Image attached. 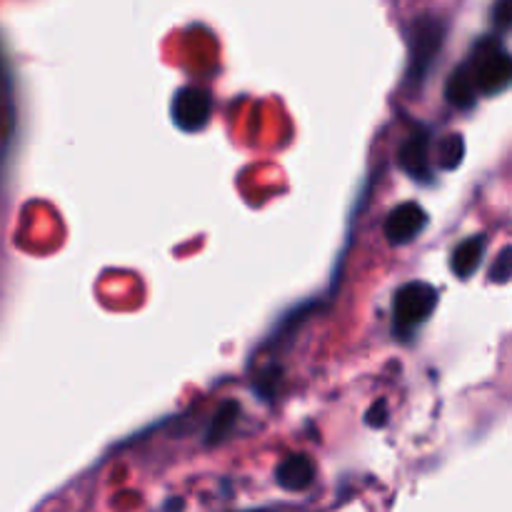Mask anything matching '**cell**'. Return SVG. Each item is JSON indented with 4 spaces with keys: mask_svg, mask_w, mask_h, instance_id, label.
Instances as JSON below:
<instances>
[{
    "mask_svg": "<svg viewBox=\"0 0 512 512\" xmlns=\"http://www.w3.org/2000/svg\"><path fill=\"white\" fill-rule=\"evenodd\" d=\"M493 23L498 25L500 30L512 28V0H500L493 10Z\"/></svg>",
    "mask_w": 512,
    "mask_h": 512,
    "instance_id": "14",
    "label": "cell"
},
{
    "mask_svg": "<svg viewBox=\"0 0 512 512\" xmlns=\"http://www.w3.org/2000/svg\"><path fill=\"white\" fill-rule=\"evenodd\" d=\"M238 413H240L238 403H233V400H225V403L215 410L213 420H210L208 430H205V443L215 445V443H220L223 438H228L230 430H233L235 423H238Z\"/></svg>",
    "mask_w": 512,
    "mask_h": 512,
    "instance_id": "10",
    "label": "cell"
},
{
    "mask_svg": "<svg viewBox=\"0 0 512 512\" xmlns=\"http://www.w3.org/2000/svg\"><path fill=\"white\" fill-rule=\"evenodd\" d=\"M398 165L418 183H430V135L425 130H415L398 150Z\"/></svg>",
    "mask_w": 512,
    "mask_h": 512,
    "instance_id": "6",
    "label": "cell"
},
{
    "mask_svg": "<svg viewBox=\"0 0 512 512\" xmlns=\"http://www.w3.org/2000/svg\"><path fill=\"white\" fill-rule=\"evenodd\" d=\"M173 123L185 133H198L210 123L213 98L203 88H180L173 98Z\"/></svg>",
    "mask_w": 512,
    "mask_h": 512,
    "instance_id": "4",
    "label": "cell"
},
{
    "mask_svg": "<svg viewBox=\"0 0 512 512\" xmlns=\"http://www.w3.org/2000/svg\"><path fill=\"white\" fill-rule=\"evenodd\" d=\"M445 40V23L440 18H433V15H425V18H418L410 28V55H408V83L413 88H420V85L428 80L430 70H433L435 60H438L440 48H443Z\"/></svg>",
    "mask_w": 512,
    "mask_h": 512,
    "instance_id": "2",
    "label": "cell"
},
{
    "mask_svg": "<svg viewBox=\"0 0 512 512\" xmlns=\"http://www.w3.org/2000/svg\"><path fill=\"white\" fill-rule=\"evenodd\" d=\"M388 415H390L388 403H385V400H378V403L365 413V423H368L370 428H385V425H388Z\"/></svg>",
    "mask_w": 512,
    "mask_h": 512,
    "instance_id": "13",
    "label": "cell"
},
{
    "mask_svg": "<svg viewBox=\"0 0 512 512\" xmlns=\"http://www.w3.org/2000/svg\"><path fill=\"white\" fill-rule=\"evenodd\" d=\"M483 255H485L483 235H473V238L463 240V243H460L453 253V263H450L453 265V273L458 275V278L468 280L470 275L480 268V263H483Z\"/></svg>",
    "mask_w": 512,
    "mask_h": 512,
    "instance_id": "8",
    "label": "cell"
},
{
    "mask_svg": "<svg viewBox=\"0 0 512 512\" xmlns=\"http://www.w3.org/2000/svg\"><path fill=\"white\" fill-rule=\"evenodd\" d=\"M465 158V140L460 133L445 135L438 143V165L443 170H455Z\"/></svg>",
    "mask_w": 512,
    "mask_h": 512,
    "instance_id": "11",
    "label": "cell"
},
{
    "mask_svg": "<svg viewBox=\"0 0 512 512\" xmlns=\"http://www.w3.org/2000/svg\"><path fill=\"white\" fill-rule=\"evenodd\" d=\"M445 98L460 110H470L478 100V90H475L473 78H470L468 68L460 65V68L453 70V75L448 78V85H445Z\"/></svg>",
    "mask_w": 512,
    "mask_h": 512,
    "instance_id": "9",
    "label": "cell"
},
{
    "mask_svg": "<svg viewBox=\"0 0 512 512\" xmlns=\"http://www.w3.org/2000/svg\"><path fill=\"white\" fill-rule=\"evenodd\" d=\"M510 278H512V248H505L503 253L498 255L493 268H490V280H493V283H508Z\"/></svg>",
    "mask_w": 512,
    "mask_h": 512,
    "instance_id": "12",
    "label": "cell"
},
{
    "mask_svg": "<svg viewBox=\"0 0 512 512\" xmlns=\"http://www.w3.org/2000/svg\"><path fill=\"white\" fill-rule=\"evenodd\" d=\"M428 225V213L418 203H403L390 210L385 220V238L393 245H408L418 238Z\"/></svg>",
    "mask_w": 512,
    "mask_h": 512,
    "instance_id": "5",
    "label": "cell"
},
{
    "mask_svg": "<svg viewBox=\"0 0 512 512\" xmlns=\"http://www.w3.org/2000/svg\"><path fill=\"white\" fill-rule=\"evenodd\" d=\"M438 305V290L428 283H408L393 298V330L398 338H410Z\"/></svg>",
    "mask_w": 512,
    "mask_h": 512,
    "instance_id": "3",
    "label": "cell"
},
{
    "mask_svg": "<svg viewBox=\"0 0 512 512\" xmlns=\"http://www.w3.org/2000/svg\"><path fill=\"white\" fill-rule=\"evenodd\" d=\"M315 468L313 460L308 455H290L275 470V480L283 490H290V493H300V490H308L313 485Z\"/></svg>",
    "mask_w": 512,
    "mask_h": 512,
    "instance_id": "7",
    "label": "cell"
},
{
    "mask_svg": "<svg viewBox=\"0 0 512 512\" xmlns=\"http://www.w3.org/2000/svg\"><path fill=\"white\" fill-rule=\"evenodd\" d=\"M465 68L478 93L498 95L512 85V55L493 38H485L475 45Z\"/></svg>",
    "mask_w": 512,
    "mask_h": 512,
    "instance_id": "1",
    "label": "cell"
}]
</instances>
